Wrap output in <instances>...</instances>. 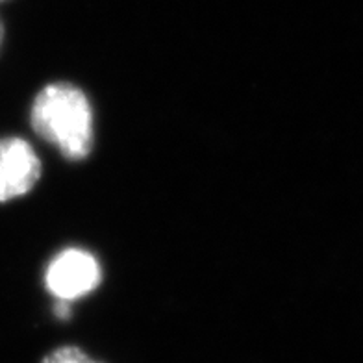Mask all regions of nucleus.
Segmentation results:
<instances>
[{
	"label": "nucleus",
	"instance_id": "20e7f679",
	"mask_svg": "<svg viewBox=\"0 0 363 363\" xmlns=\"http://www.w3.org/2000/svg\"><path fill=\"white\" fill-rule=\"evenodd\" d=\"M41 363H104L99 359L91 358L86 350H82L77 345H62L56 347L50 352H47L41 359Z\"/></svg>",
	"mask_w": 363,
	"mask_h": 363
},
{
	"label": "nucleus",
	"instance_id": "7ed1b4c3",
	"mask_svg": "<svg viewBox=\"0 0 363 363\" xmlns=\"http://www.w3.org/2000/svg\"><path fill=\"white\" fill-rule=\"evenodd\" d=\"M39 177L41 160L26 139H0V202L32 191Z\"/></svg>",
	"mask_w": 363,
	"mask_h": 363
},
{
	"label": "nucleus",
	"instance_id": "f257e3e1",
	"mask_svg": "<svg viewBox=\"0 0 363 363\" xmlns=\"http://www.w3.org/2000/svg\"><path fill=\"white\" fill-rule=\"evenodd\" d=\"M32 128L62 152L63 158L82 162L93 148V110L86 93L72 84L43 87L32 104Z\"/></svg>",
	"mask_w": 363,
	"mask_h": 363
},
{
	"label": "nucleus",
	"instance_id": "f03ea898",
	"mask_svg": "<svg viewBox=\"0 0 363 363\" xmlns=\"http://www.w3.org/2000/svg\"><path fill=\"white\" fill-rule=\"evenodd\" d=\"M102 282V271L91 252L67 249L48 263L45 286L57 301H74L95 291Z\"/></svg>",
	"mask_w": 363,
	"mask_h": 363
},
{
	"label": "nucleus",
	"instance_id": "39448f33",
	"mask_svg": "<svg viewBox=\"0 0 363 363\" xmlns=\"http://www.w3.org/2000/svg\"><path fill=\"white\" fill-rule=\"evenodd\" d=\"M56 315L62 317V319H67L69 317V302L67 301H57Z\"/></svg>",
	"mask_w": 363,
	"mask_h": 363
},
{
	"label": "nucleus",
	"instance_id": "423d86ee",
	"mask_svg": "<svg viewBox=\"0 0 363 363\" xmlns=\"http://www.w3.org/2000/svg\"><path fill=\"white\" fill-rule=\"evenodd\" d=\"M2 38H4V30H2V24H0V45H2Z\"/></svg>",
	"mask_w": 363,
	"mask_h": 363
}]
</instances>
